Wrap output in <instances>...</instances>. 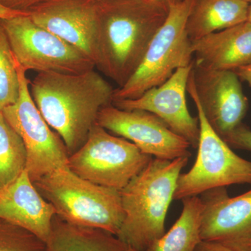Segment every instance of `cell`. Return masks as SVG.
I'll return each instance as SVG.
<instances>
[{
	"label": "cell",
	"mask_w": 251,
	"mask_h": 251,
	"mask_svg": "<svg viewBox=\"0 0 251 251\" xmlns=\"http://www.w3.org/2000/svg\"><path fill=\"white\" fill-rule=\"evenodd\" d=\"M33 100L69 156L85 143L99 114L112 103L114 89L94 69L79 74L38 73L29 81Z\"/></svg>",
	"instance_id": "cell-1"
},
{
	"label": "cell",
	"mask_w": 251,
	"mask_h": 251,
	"mask_svg": "<svg viewBox=\"0 0 251 251\" xmlns=\"http://www.w3.org/2000/svg\"><path fill=\"white\" fill-rule=\"evenodd\" d=\"M169 8L152 0H100L98 69L125 85L143 59Z\"/></svg>",
	"instance_id": "cell-2"
},
{
	"label": "cell",
	"mask_w": 251,
	"mask_h": 251,
	"mask_svg": "<svg viewBox=\"0 0 251 251\" xmlns=\"http://www.w3.org/2000/svg\"><path fill=\"white\" fill-rule=\"evenodd\" d=\"M188 158H152L120 191L125 218L117 237L128 247L145 251L166 233L167 213Z\"/></svg>",
	"instance_id": "cell-3"
},
{
	"label": "cell",
	"mask_w": 251,
	"mask_h": 251,
	"mask_svg": "<svg viewBox=\"0 0 251 251\" xmlns=\"http://www.w3.org/2000/svg\"><path fill=\"white\" fill-rule=\"evenodd\" d=\"M34 184L63 221L116 236L120 232L125 213L119 190L82 179L69 168L52 172Z\"/></svg>",
	"instance_id": "cell-4"
},
{
	"label": "cell",
	"mask_w": 251,
	"mask_h": 251,
	"mask_svg": "<svg viewBox=\"0 0 251 251\" xmlns=\"http://www.w3.org/2000/svg\"><path fill=\"white\" fill-rule=\"evenodd\" d=\"M193 0H181L169 8L168 17L153 36L141 62L126 82L114 90L112 101L135 99L164 83L176 69L193 62L186 21Z\"/></svg>",
	"instance_id": "cell-5"
},
{
	"label": "cell",
	"mask_w": 251,
	"mask_h": 251,
	"mask_svg": "<svg viewBox=\"0 0 251 251\" xmlns=\"http://www.w3.org/2000/svg\"><path fill=\"white\" fill-rule=\"evenodd\" d=\"M186 91L194 102L199 120L198 155L192 168L180 174L174 201L229 185H251V161L236 154L209 125L198 100L191 72Z\"/></svg>",
	"instance_id": "cell-6"
},
{
	"label": "cell",
	"mask_w": 251,
	"mask_h": 251,
	"mask_svg": "<svg viewBox=\"0 0 251 251\" xmlns=\"http://www.w3.org/2000/svg\"><path fill=\"white\" fill-rule=\"evenodd\" d=\"M151 159L131 142L97 123L83 145L69 156L68 167L82 179L121 191Z\"/></svg>",
	"instance_id": "cell-7"
},
{
	"label": "cell",
	"mask_w": 251,
	"mask_h": 251,
	"mask_svg": "<svg viewBox=\"0 0 251 251\" xmlns=\"http://www.w3.org/2000/svg\"><path fill=\"white\" fill-rule=\"evenodd\" d=\"M21 67L38 73L79 74L95 68L83 52L36 25L28 14L0 19Z\"/></svg>",
	"instance_id": "cell-8"
},
{
	"label": "cell",
	"mask_w": 251,
	"mask_h": 251,
	"mask_svg": "<svg viewBox=\"0 0 251 251\" xmlns=\"http://www.w3.org/2000/svg\"><path fill=\"white\" fill-rule=\"evenodd\" d=\"M20 82L17 101L1 111L21 137L27 153L26 171L33 183L52 172L67 168L69 155L60 137L50 128L31 95L26 71L17 61Z\"/></svg>",
	"instance_id": "cell-9"
},
{
	"label": "cell",
	"mask_w": 251,
	"mask_h": 251,
	"mask_svg": "<svg viewBox=\"0 0 251 251\" xmlns=\"http://www.w3.org/2000/svg\"><path fill=\"white\" fill-rule=\"evenodd\" d=\"M100 0H48L29 10L40 27L77 48L100 64Z\"/></svg>",
	"instance_id": "cell-10"
},
{
	"label": "cell",
	"mask_w": 251,
	"mask_h": 251,
	"mask_svg": "<svg viewBox=\"0 0 251 251\" xmlns=\"http://www.w3.org/2000/svg\"><path fill=\"white\" fill-rule=\"evenodd\" d=\"M97 125L131 142L149 156L170 161L191 156L187 140L151 112L121 110L111 104L99 112Z\"/></svg>",
	"instance_id": "cell-11"
},
{
	"label": "cell",
	"mask_w": 251,
	"mask_h": 251,
	"mask_svg": "<svg viewBox=\"0 0 251 251\" xmlns=\"http://www.w3.org/2000/svg\"><path fill=\"white\" fill-rule=\"evenodd\" d=\"M196 94L209 125L223 139L242 125L249 102L234 71L211 70L193 64Z\"/></svg>",
	"instance_id": "cell-12"
},
{
	"label": "cell",
	"mask_w": 251,
	"mask_h": 251,
	"mask_svg": "<svg viewBox=\"0 0 251 251\" xmlns=\"http://www.w3.org/2000/svg\"><path fill=\"white\" fill-rule=\"evenodd\" d=\"M193 64L180 68L164 83L146 91L135 99L112 101L125 110H141L151 112L166 124L176 134L197 148L200 137L199 120L193 117L186 103V91Z\"/></svg>",
	"instance_id": "cell-13"
},
{
	"label": "cell",
	"mask_w": 251,
	"mask_h": 251,
	"mask_svg": "<svg viewBox=\"0 0 251 251\" xmlns=\"http://www.w3.org/2000/svg\"><path fill=\"white\" fill-rule=\"evenodd\" d=\"M57 215L54 206L41 196L27 171L0 192V219L35 234L46 242Z\"/></svg>",
	"instance_id": "cell-14"
},
{
	"label": "cell",
	"mask_w": 251,
	"mask_h": 251,
	"mask_svg": "<svg viewBox=\"0 0 251 251\" xmlns=\"http://www.w3.org/2000/svg\"><path fill=\"white\" fill-rule=\"evenodd\" d=\"M202 195V240L226 245L249 228L251 225V190L234 198L229 197L226 187L209 190Z\"/></svg>",
	"instance_id": "cell-15"
},
{
	"label": "cell",
	"mask_w": 251,
	"mask_h": 251,
	"mask_svg": "<svg viewBox=\"0 0 251 251\" xmlns=\"http://www.w3.org/2000/svg\"><path fill=\"white\" fill-rule=\"evenodd\" d=\"M193 64L234 71L251 64V23L244 22L191 41Z\"/></svg>",
	"instance_id": "cell-16"
},
{
	"label": "cell",
	"mask_w": 251,
	"mask_h": 251,
	"mask_svg": "<svg viewBox=\"0 0 251 251\" xmlns=\"http://www.w3.org/2000/svg\"><path fill=\"white\" fill-rule=\"evenodd\" d=\"M249 6L242 0H193L186 21L190 40L247 22Z\"/></svg>",
	"instance_id": "cell-17"
},
{
	"label": "cell",
	"mask_w": 251,
	"mask_h": 251,
	"mask_svg": "<svg viewBox=\"0 0 251 251\" xmlns=\"http://www.w3.org/2000/svg\"><path fill=\"white\" fill-rule=\"evenodd\" d=\"M46 244L47 251H127L128 249L108 231L70 224L57 215Z\"/></svg>",
	"instance_id": "cell-18"
},
{
	"label": "cell",
	"mask_w": 251,
	"mask_h": 251,
	"mask_svg": "<svg viewBox=\"0 0 251 251\" xmlns=\"http://www.w3.org/2000/svg\"><path fill=\"white\" fill-rule=\"evenodd\" d=\"M181 201L183 209L179 219L168 232L145 251H196L202 241L201 229L204 204L198 196Z\"/></svg>",
	"instance_id": "cell-19"
},
{
	"label": "cell",
	"mask_w": 251,
	"mask_h": 251,
	"mask_svg": "<svg viewBox=\"0 0 251 251\" xmlns=\"http://www.w3.org/2000/svg\"><path fill=\"white\" fill-rule=\"evenodd\" d=\"M27 153L24 143L0 111V192L25 171Z\"/></svg>",
	"instance_id": "cell-20"
},
{
	"label": "cell",
	"mask_w": 251,
	"mask_h": 251,
	"mask_svg": "<svg viewBox=\"0 0 251 251\" xmlns=\"http://www.w3.org/2000/svg\"><path fill=\"white\" fill-rule=\"evenodd\" d=\"M19 90L17 60L0 24V111L17 101Z\"/></svg>",
	"instance_id": "cell-21"
},
{
	"label": "cell",
	"mask_w": 251,
	"mask_h": 251,
	"mask_svg": "<svg viewBox=\"0 0 251 251\" xmlns=\"http://www.w3.org/2000/svg\"><path fill=\"white\" fill-rule=\"evenodd\" d=\"M0 251H47V247L35 234L0 219Z\"/></svg>",
	"instance_id": "cell-22"
},
{
	"label": "cell",
	"mask_w": 251,
	"mask_h": 251,
	"mask_svg": "<svg viewBox=\"0 0 251 251\" xmlns=\"http://www.w3.org/2000/svg\"><path fill=\"white\" fill-rule=\"evenodd\" d=\"M224 140L230 148L251 151V130L242 124Z\"/></svg>",
	"instance_id": "cell-23"
},
{
	"label": "cell",
	"mask_w": 251,
	"mask_h": 251,
	"mask_svg": "<svg viewBox=\"0 0 251 251\" xmlns=\"http://www.w3.org/2000/svg\"><path fill=\"white\" fill-rule=\"evenodd\" d=\"M48 0H0V4L14 11L28 12L32 8Z\"/></svg>",
	"instance_id": "cell-24"
},
{
	"label": "cell",
	"mask_w": 251,
	"mask_h": 251,
	"mask_svg": "<svg viewBox=\"0 0 251 251\" xmlns=\"http://www.w3.org/2000/svg\"><path fill=\"white\" fill-rule=\"evenodd\" d=\"M226 246L235 251H251V225L244 233Z\"/></svg>",
	"instance_id": "cell-25"
},
{
	"label": "cell",
	"mask_w": 251,
	"mask_h": 251,
	"mask_svg": "<svg viewBox=\"0 0 251 251\" xmlns=\"http://www.w3.org/2000/svg\"><path fill=\"white\" fill-rule=\"evenodd\" d=\"M196 251H235L219 242L201 241Z\"/></svg>",
	"instance_id": "cell-26"
},
{
	"label": "cell",
	"mask_w": 251,
	"mask_h": 251,
	"mask_svg": "<svg viewBox=\"0 0 251 251\" xmlns=\"http://www.w3.org/2000/svg\"><path fill=\"white\" fill-rule=\"evenodd\" d=\"M240 80L248 82L251 87V64L239 68L234 71Z\"/></svg>",
	"instance_id": "cell-27"
},
{
	"label": "cell",
	"mask_w": 251,
	"mask_h": 251,
	"mask_svg": "<svg viewBox=\"0 0 251 251\" xmlns=\"http://www.w3.org/2000/svg\"><path fill=\"white\" fill-rule=\"evenodd\" d=\"M29 14V12H23V11H14L4 7L2 5L0 4V19H8L17 17V16H23Z\"/></svg>",
	"instance_id": "cell-28"
},
{
	"label": "cell",
	"mask_w": 251,
	"mask_h": 251,
	"mask_svg": "<svg viewBox=\"0 0 251 251\" xmlns=\"http://www.w3.org/2000/svg\"><path fill=\"white\" fill-rule=\"evenodd\" d=\"M152 1L170 7L171 5L176 4V3L179 2L181 0H152Z\"/></svg>",
	"instance_id": "cell-29"
},
{
	"label": "cell",
	"mask_w": 251,
	"mask_h": 251,
	"mask_svg": "<svg viewBox=\"0 0 251 251\" xmlns=\"http://www.w3.org/2000/svg\"><path fill=\"white\" fill-rule=\"evenodd\" d=\"M247 21L251 23V3L249 4V9H248Z\"/></svg>",
	"instance_id": "cell-30"
},
{
	"label": "cell",
	"mask_w": 251,
	"mask_h": 251,
	"mask_svg": "<svg viewBox=\"0 0 251 251\" xmlns=\"http://www.w3.org/2000/svg\"><path fill=\"white\" fill-rule=\"evenodd\" d=\"M138 251L135 250L134 249H132V248L128 247V251Z\"/></svg>",
	"instance_id": "cell-31"
},
{
	"label": "cell",
	"mask_w": 251,
	"mask_h": 251,
	"mask_svg": "<svg viewBox=\"0 0 251 251\" xmlns=\"http://www.w3.org/2000/svg\"><path fill=\"white\" fill-rule=\"evenodd\" d=\"M242 1H246V2L249 3V4L251 3V0H242Z\"/></svg>",
	"instance_id": "cell-32"
}]
</instances>
